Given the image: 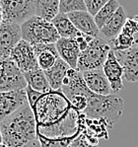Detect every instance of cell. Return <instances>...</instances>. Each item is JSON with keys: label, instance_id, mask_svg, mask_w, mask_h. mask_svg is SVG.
Returning <instances> with one entry per match:
<instances>
[{"label": "cell", "instance_id": "11", "mask_svg": "<svg viewBox=\"0 0 138 147\" xmlns=\"http://www.w3.org/2000/svg\"><path fill=\"white\" fill-rule=\"evenodd\" d=\"M103 70L110 84L112 93L116 94L123 89V67L117 59L114 49H112L108 53Z\"/></svg>", "mask_w": 138, "mask_h": 147}, {"label": "cell", "instance_id": "17", "mask_svg": "<svg viewBox=\"0 0 138 147\" xmlns=\"http://www.w3.org/2000/svg\"><path fill=\"white\" fill-rule=\"evenodd\" d=\"M53 26L55 27L56 31L58 32L60 38H69V39H76L79 36L82 35L80 31L73 25L71 20L67 14L58 13L55 17L51 20Z\"/></svg>", "mask_w": 138, "mask_h": 147}, {"label": "cell", "instance_id": "5", "mask_svg": "<svg viewBox=\"0 0 138 147\" xmlns=\"http://www.w3.org/2000/svg\"><path fill=\"white\" fill-rule=\"evenodd\" d=\"M3 22L21 26L36 15L34 0H0Z\"/></svg>", "mask_w": 138, "mask_h": 147}, {"label": "cell", "instance_id": "21", "mask_svg": "<svg viewBox=\"0 0 138 147\" xmlns=\"http://www.w3.org/2000/svg\"><path fill=\"white\" fill-rule=\"evenodd\" d=\"M135 40L136 39L134 38V36H129L120 33L115 39L110 40V44L112 49H114V51H125L134 45Z\"/></svg>", "mask_w": 138, "mask_h": 147}, {"label": "cell", "instance_id": "23", "mask_svg": "<svg viewBox=\"0 0 138 147\" xmlns=\"http://www.w3.org/2000/svg\"><path fill=\"white\" fill-rule=\"evenodd\" d=\"M98 146H99L98 138L91 136V135H89L86 132H82L81 134H79L69 145V147H98Z\"/></svg>", "mask_w": 138, "mask_h": 147}, {"label": "cell", "instance_id": "12", "mask_svg": "<svg viewBox=\"0 0 138 147\" xmlns=\"http://www.w3.org/2000/svg\"><path fill=\"white\" fill-rule=\"evenodd\" d=\"M82 75L87 87L93 93L104 96L112 94L110 84L104 73L103 68L84 71L82 72Z\"/></svg>", "mask_w": 138, "mask_h": 147}, {"label": "cell", "instance_id": "15", "mask_svg": "<svg viewBox=\"0 0 138 147\" xmlns=\"http://www.w3.org/2000/svg\"><path fill=\"white\" fill-rule=\"evenodd\" d=\"M126 20H127L126 11L120 5L114 15L107 22V24L100 29V37L108 42L115 39L121 33Z\"/></svg>", "mask_w": 138, "mask_h": 147}, {"label": "cell", "instance_id": "19", "mask_svg": "<svg viewBox=\"0 0 138 147\" xmlns=\"http://www.w3.org/2000/svg\"><path fill=\"white\" fill-rule=\"evenodd\" d=\"M36 15L51 21L59 13V0H34Z\"/></svg>", "mask_w": 138, "mask_h": 147}, {"label": "cell", "instance_id": "22", "mask_svg": "<svg viewBox=\"0 0 138 147\" xmlns=\"http://www.w3.org/2000/svg\"><path fill=\"white\" fill-rule=\"evenodd\" d=\"M75 11H87L85 0H59V13L68 14Z\"/></svg>", "mask_w": 138, "mask_h": 147}, {"label": "cell", "instance_id": "25", "mask_svg": "<svg viewBox=\"0 0 138 147\" xmlns=\"http://www.w3.org/2000/svg\"><path fill=\"white\" fill-rule=\"evenodd\" d=\"M42 147H69L71 142L76 137H67L62 139H48L42 136H38Z\"/></svg>", "mask_w": 138, "mask_h": 147}, {"label": "cell", "instance_id": "7", "mask_svg": "<svg viewBox=\"0 0 138 147\" xmlns=\"http://www.w3.org/2000/svg\"><path fill=\"white\" fill-rule=\"evenodd\" d=\"M10 59L16 64L22 73L31 70L40 68L38 64V58L35 54L33 47L30 42L21 40L10 54Z\"/></svg>", "mask_w": 138, "mask_h": 147}, {"label": "cell", "instance_id": "10", "mask_svg": "<svg viewBox=\"0 0 138 147\" xmlns=\"http://www.w3.org/2000/svg\"><path fill=\"white\" fill-rule=\"evenodd\" d=\"M27 103L26 89L0 92V123Z\"/></svg>", "mask_w": 138, "mask_h": 147}, {"label": "cell", "instance_id": "3", "mask_svg": "<svg viewBox=\"0 0 138 147\" xmlns=\"http://www.w3.org/2000/svg\"><path fill=\"white\" fill-rule=\"evenodd\" d=\"M22 40L35 44H56L60 39L53 22L35 15L21 25Z\"/></svg>", "mask_w": 138, "mask_h": 147}, {"label": "cell", "instance_id": "30", "mask_svg": "<svg viewBox=\"0 0 138 147\" xmlns=\"http://www.w3.org/2000/svg\"><path fill=\"white\" fill-rule=\"evenodd\" d=\"M2 22H3V12H2L1 5H0V25L2 24Z\"/></svg>", "mask_w": 138, "mask_h": 147}, {"label": "cell", "instance_id": "20", "mask_svg": "<svg viewBox=\"0 0 138 147\" xmlns=\"http://www.w3.org/2000/svg\"><path fill=\"white\" fill-rule=\"evenodd\" d=\"M119 6H120V4L118 3L117 0H110L103 8L97 13L96 16L94 17V19L99 29H102L107 24V22L117 11Z\"/></svg>", "mask_w": 138, "mask_h": 147}, {"label": "cell", "instance_id": "26", "mask_svg": "<svg viewBox=\"0 0 138 147\" xmlns=\"http://www.w3.org/2000/svg\"><path fill=\"white\" fill-rule=\"evenodd\" d=\"M68 100L71 103L72 107L80 113H84L88 106V97L85 94H74L69 97Z\"/></svg>", "mask_w": 138, "mask_h": 147}, {"label": "cell", "instance_id": "32", "mask_svg": "<svg viewBox=\"0 0 138 147\" xmlns=\"http://www.w3.org/2000/svg\"><path fill=\"white\" fill-rule=\"evenodd\" d=\"M133 19L135 20V21H136V23H137V25H138V15H136V16H134V17H132Z\"/></svg>", "mask_w": 138, "mask_h": 147}, {"label": "cell", "instance_id": "9", "mask_svg": "<svg viewBox=\"0 0 138 147\" xmlns=\"http://www.w3.org/2000/svg\"><path fill=\"white\" fill-rule=\"evenodd\" d=\"M21 40L20 25L2 22L0 25V58H10L12 49Z\"/></svg>", "mask_w": 138, "mask_h": 147}, {"label": "cell", "instance_id": "27", "mask_svg": "<svg viewBox=\"0 0 138 147\" xmlns=\"http://www.w3.org/2000/svg\"><path fill=\"white\" fill-rule=\"evenodd\" d=\"M110 0H85L87 11L93 17L96 16L97 13L101 10Z\"/></svg>", "mask_w": 138, "mask_h": 147}, {"label": "cell", "instance_id": "4", "mask_svg": "<svg viewBox=\"0 0 138 147\" xmlns=\"http://www.w3.org/2000/svg\"><path fill=\"white\" fill-rule=\"evenodd\" d=\"M110 51L112 47L110 42L104 40L102 37L94 38L87 49L84 51H81L77 70L84 72L88 70L103 68Z\"/></svg>", "mask_w": 138, "mask_h": 147}, {"label": "cell", "instance_id": "1", "mask_svg": "<svg viewBox=\"0 0 138 147\" xmlns=\"http://www.w3.org/2000/svg\"><path fill=\"white\" fill-rule=\"evenodd\" d=\"M4 143L9 147H28L38 137L37 123L28 103L0 123Z\"/></svg>", "mask_w": 138, "mask_h": 147}, {"label": "cell", "instance_id": "13", "mask_svg": "<svg viewBox=\"0 0 138 147\" xmlns=\"http://www.w3.org/2000/svg\"><path fill=\"white\" fill-rule=\"evenodd\" d=\"M67 16L77 30L82 34L93 38L100 37V29L97 26L94 17L88 11H75L68 13Z\"/></svg>", "mask_w": 138, "mask_h": 147}, {"label": "cell", "instance_id": "28", "mask_svg": "<svg viewBox=\"0 0 138 147\" xmlns=\"http://www.w3.org/2000/svg\"><path fill=\"white\" fill-rule=\"evenodd\" d=\"M138 32V25L133 18H127L125 24H124L121 33L126 34L129 36H134Z\"/></svg>", "mask_w": 138, "mask_h": 147}, {"label": "cell", "instance_id": "16", "mask_svg": "<svg viewBox=\"0 0 138 147\" xmlns=\"http://www.w3.org/2000/svg\"><path fill=\"white\" fill-rule=\"evenodd\" d=\"M70 68V66L67 64L64 60L61 58H57L55 64L51 68L44 71L46 77L48 81L53 90H60L62 87V83L64 78L66 77L67 70Z\"/></svg>", "mask_w": 138, "mask_h": 147}, {"label": "cell", "instance_id": "2", "mask_svg": "<svg viewBox=\"0 0 138 147\" xmlns=\"http://www.w3.org/2000/svg\"><path fill=\"white\" fill-rule=\"evenodd\" d=\"M88 106L84 114L92 119H103L108 123L110 128L120 119L123 112L124 102L119 96L110 94L108 96L95 94L91 91L87 95Z\"/></svg>", "mask_w": 138, "mask_h": 147}, {"label": "cell", "instance_id": "33", "mask_svg": "<svg viewBox=\"0 0 138 147\" xmlns=\"http://www.w3.org/2000/svg\"><path fill=\"white\" fill-rule=\"evenodd\" d=\"M0 147H9V146L6 145L5 143H2V144H0Z\"/></svg>", "mask_w": 138, "mask_h": 147}, {"label": "cell", "instance_id": "31", "mask_svg": "<svg viewBox=\"0 0 138 147\" xmlns=\"http://www.w3.org/2000/svg\"><path fill=\"white\" fill-rule=\"evenodd\" d=\"M4 143V140H3V135H2L1 131H0V144Z\"/></svg>", "mask_w": 138, "mask_h": 147}, {"label": "cell", "instance_id": "14", "mask_svg": "<svg viewBox=\"0 0 138 147\" xmlns=\"http://www.w3.org/2000/svg\"><path fill=\"white\" fill-rule=\"evenodd\" d=\"M59 57L64 60L71 68L77 69L79 55L81 51L75 39L60 38L55 44Z\"/></svg>", "mask_w": 138, "mask_h": 147}, {"label": "cell", "instance_id": "6", "mask_svg": "<svg viewBox=\"0 0 138 147\" xmlns=\"http://www.w3.org/2000/svg\"><path fill=\"white\" fill-rule=\"evenodd\" d=\"M24 74L10 58H0V92L26 89Z\"/></svg>", "mask_w": 138, "mask_h": 147}, {"label": "cell", "instance_id": "24", "mask_svg": "<svg viewBox=\"0 0 138 147\" xmlns=\"http://www.w3.org/2000/svg\"><path fill=\"white\" fill-rule=\"evenodd\" d=\"M37 58H38V67L42 70H44V71H46V70L51 68L55 64L57 58L59 57L56 56L51 51H44V53H40Z\"/></svg>", "mask_w": 138, "mask_h": 147}, {"label": "cell", "instance_id": "8", "mask_svg": "<svg viewBox=\"0 0 138 147\" xmlns=\"http://www.w3.org/2000/svg\"><path fill=\"white\" fill-rule=\"evenodd\" d=\"M114 53L123 67V78L128 82H138V39L128 49Z\"/></svg>", "mask_w": 138, "mask_h": 147}, {"label": "cell", "instance_id": "29", "mask_svg": "<svg viewBox=\"0 0 138 147\" xmlns=\"http://www.w3.org/2000/svg\"><path fill=\"white\" fill-rule=\"evenodd\" d=\"M26 94H27V100H28V104L30 105L31 108H33L34 106H35V104L37 103V101L40 99V97L42 95V93L36 91V90H34L33 88H31L30 86H27V87H26Z\"/></svg>", "mask_w": 138, "mask_h": 147}, {"label": "cell", "instance_id": "18", "mask_svg": "<svg viewBox=\"0 0 138 147\" xmlns=\"http://www.w3.org/2000/svg\"><path fill=\"white\" fill-rule=\"evenodd\" d=\"M23 74L25 80L27 82V85L30 86L31 88H33L36 91L44 94L48 93V92H50L53 90L46 77L44 71L40 68L31 70V71L25 72Z\"/></svg>", "mask_w": 138, "mask_h": 147}]
</instances>
